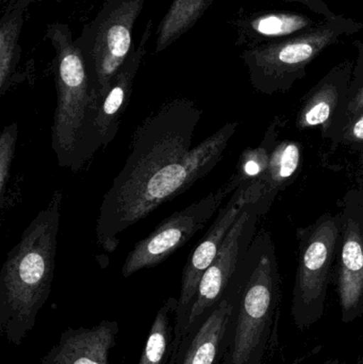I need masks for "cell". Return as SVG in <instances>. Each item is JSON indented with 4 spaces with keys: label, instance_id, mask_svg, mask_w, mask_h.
Wrapping results in <instances>:
<instances>
[{
    "label": "cell",
    "instance_id": "1",
    "mask_svg": "<svg viewBox=\"0 0 363 364\" xmlns=\"http://www.w3.org/2000/svg\"><path fill=\"white\" fill-rule=\"evenodd\" d=\"M200 117L195 102L176 98L136 128L126 164L102 197L96 223L102 250L114 252L126 230L189 190L221 161L239 124H225L192 149Z\"/></svg>",
    "mask_w": 363,
    "mask_h": 364
},
{
    "label": "cell",
    "instance_id": "2",
    "mask_svg": "<svg viewBox=\"0 0 363 364\" xmlns=\"http://www.w3.org/2000/svg\"><path fill=\"white\" fill-rule=\"evenodd\" d=\"M63 193L57 190L25 229L0 272V333L21 346L53 288Z\"/></svg>",
    "mask_w": 363,
    "mask_h": 364
},
{
    "label": "cell",
    "instance_id": "3",
    "mask_svg": "<svg viewBox=\"0 0 363 364\" xmlns=\"http://www.w3.org/2000/svg\"><path fill=\"white\" fill-rule=\"evenodd\" d=\"M45 38L55 49L57 107L51 126V147L58 164L79 172L102 149L96 119L102 98L67 23H50Z\"/></svg>",
    "mask_w": 363,
    "mask_h": 364
},
{
    "label": "cell",
    "instance_id": "4",
    "mask_svg": "<svg viewBox=\"0 0 363 364\" xmlns=\"http://www.w3.org/2000/svg\"><path fill=\"white\" fill-rule=\"evenodd\" d=\"M229 288L236 306L219 364H262L281 304V275L270 232L255 235Z\"/></svg>",
    "mask_w": 363,
    "mask_h": 364
},
{
    "label": "cell",
    "instance_id": "5",
    "mask_svg": "<svg viewBox=\"0 0 363 364\" xmlns=\"http://www.w3.org/2000/svg\"><path fill=\"white\" fill-rule=\"evenodd\" d=\"M363 30V23L339 15L324 19L302 33L269 44L245 48L241 59L249 70L254 89L266 95L287 93L296 81L306 76L307 66L342 36Z\"/></svg>",
    "mask_w": 363,
    "mask_h": 364
},
{
    "label": "cell",
    "instance_id": "6",
    "mask_svg": "<svg viewBox=\"0 0 363 364\" xmlns=\"http://www.w3.org/2000/svg\"><path fill=\"white\" fill-rule=\"evenodd\" d=\"M341 213H325L298 229V263L292 291L291 316L298 331L317 324L325 314L332 264L338 256Z\"/></svg>",
    "mask_w": 363,
    "mask_h": 364
},
{
    "label": "cell",
    "instance_id": "7",
    "mask_svg": "<svg viewBox=\"0 0 363 364\" xmlns=\"http://www.w3.org/2000/svg\"><path fill=\"white\" fill-rule=\"evenodd\" d=\"M146 0H104L75 40L104 97L111 81L134 48L132 33Z\"/></svg>",
    "mask_w": 363,
    "mask_h": 364
},
{
    "label": "cell",
    "instance_id": "8",
    "mask_svg": "<svg viewBox=\"0 0 363 364\" xmlns=\"http://www.w3.org/2000/svg\"><path fill=\"white\" fill-rule=\"evenodd\" d=\"M234 191L236 188L228 181L219 190L164 220L151 235L139 241L126 257L121 269L123 277H130L141 269L164 262L206 226L219 212L226 197Z\"/></svg>",
    "mask_w": 363,
    "mask_h": 364
},
{
    "label": "cell",
    "instance_id": "9",
    "mask_svg": "<svg viewBox=\"0 0 363 364\" xmlns=\"http://www.w3.org/2000/svg\"><path fill=\"white\" fill-rule=\"evenodd\" d=\"M264 184L254 182L239 186L230 197L225 207L220 208L215 222L207 231L202 241L196 246L183 272L178 305L176 310V325L170 358L176 354L185 336L188 318L195 301L196 293L202 276L215 260L225 240L226 235L242 213L251 203H256L261 196Z\"/></svg>",
    "mask_w": 363,
    "mask_h": 364
},
{
    "label": "cell",
    "instance_id": "10",
    "mask_svg": "<svg viewBox=\"0 0 363 364\" xmlns=\"http://www.w3.org/2000/svg\"><path fill=\"white\" fill-rule=\"evenodd\" d=\"M257 201L249 203L243 210L226 235L215 260L202 276L183 338L210 314L229 288L241 261L255 237L258 220L262 216Z\"/></svg>",
    "mask_w": 363,
    "mask_h": 364
},
{
    "label": "cell",
    "instance_id": "11",
    "mask_svg": "<svg viewBox=\"0 0 363 364\" xmlns=\"http://www.w3.org/2000/svg\"><path fill=\"white\" fill-rule=\"evenodd\" d=\"M336 290L345 324L363 316V197L350 191L341 212Z\"/></svg>",
    "mask_w": 363,
    "mask_h": 364
},
{
    "label": "cell",
    "instance_id": "12",
    "mask_svg": "<svg viewBox=\"0 0 363 364\" xmlns=\"http://www.w3.org/2000/svg\"><path fill=\"white\" fill-rule=\"evenodd\" d=\"M355 62L347 59L332 68L305 95L296 115L300 132L321 127L322 138L336 149L342 143L345 115Z\"/></svg>",
    "mask_w": 363,
    "mask_h": 364
},
{
    "label": "cell",
    "instance_id": "13",
    "mask_svg": "<svg viewBox=\"0 0 363 364\" xmlns=\"http://www.w3.org/2000/svg\"><path fill=\"white\" fill-rule=\"evenodd\" d=\"M119 333V323L109 320L95 326L67 328L40 364H109Z\"/></svg>",
    "mask_w": 363,
    "mask_h": 364
},
{
    "label": "cell",
    "instance_id": "14",
    "mask_svg": "<svg viewBox=\"0 0 363 364\" xmlns=\"http://www.w3.org/2000/svg\"><path fill=\"white\" fill-rule=\"evenodd\" d=\"M236 296L228 288L210 314L190 331L168 364H219Z\"/></svg>",
    "mask_w": 363,
    "mask_h": 364
},
{
    "label": "cell",
    "instance_id": "15",
    "mask_svg": "<svg viewBox=\"0 0 363 364\" xmlns=\"http://www.w3.org/2000/svg\"><path fill=\"white\" fill-rule=\"evenodd\" d=\"M151 34L153 21L149 19L138 45L134 46L123 65L117 70L114 78L111 81L108 92L102 98L99 113L96 119V128L102 149L108 147L119 132L121 117L129 104L134 78L146 55V46Z\"/></svg>",
    "mask_w": 363,
    "mask_h": 364
},
{
    "label": "cell",
    "instance_id": "16",
    "mask_svg": "<svg viewBox=\"0 0 363 364\" xmlns=\"http://www.w3.org/2000/svg\"><path fill=\"white\" fill-rule=\"evenodd\" d=\"M322 21L291 11H260L241 15L236 21V44L246 48L269 44L307 31Z\"/></svg>",
    "mask_w": 363,
    "mask_h": 364
},
{
    "label": "cell",
    "instance_id": "17",
    "mask_svg": "<svg viewBox=\"0 0 363 364\" xmlns=\"http://www.w3.org/2000/svg\"><path fill=\"white\" fill-rule=\"evenodd\" d=\"M40 0H11L0 19V95L4 96L16 80L21 61V28L29 6Z\"/></svg>",
    "mask_w": 363,
    "mask_h": 364
},
{
    "label": "cell",
    "instance_id": "18",
    "mask_svg": "<svg viewBox=\"0 0 363 364\" xmlns=\"http://www.w3.org/2000/svg\"><path fill=\"white\" fill-rule=\"evenodd\" d=\"M303 164V147L296 141L278 142L271 157L268 171L262 179L261 196L258 199L261 215H266L277 195L293 183Z\"/></svg>",
    "mask_w": 363,
    "mask_h": 364
},
{
    "label": "cell",
    "instance_id": "19",
    "mask_svg": "<svg viewBox=\"0 0 363 364\" xmlns=\"http://www.w3.org/2000/svg\"><path fill=\"white\" fill-rule=\"evenodd\" d=\"M215 0H173L157 29L156 53H162L188 33Z\"/></svg>",
    "mask_w": 363,
    "mask_h": 364
},
{
    "label": "cell",
    "instance_id": "20",
    "mask_svg": "<svg viewBox=\"0 0 363 364\" xmlns=\"http://www.w3.org/2000/svg\"><path fill=\"white\" fill-rule=\"evenodd\" d=\"M177 305L178 299L168 297L158 310L138 364H168L174 343Z\"/></svg>",
    "mask_w": 363,
    "mask_h": 364
},
{
    "label": "cell",
    "instance_id": "21",
    "mask_svg": "<svg viewBox=\"0 0 363 364\" xmlns=\"http://www.w3.org/2000/svg\"><path fill=\"white\" fill-rule=\"evenodd\" d=\"M278 122H273L266 129L261 143L254 149H247L240 156L236 172L230 177V183L238 188L243 184L262 181L275 147L278 144Z\"/></svg>",
    "mask_w": 363,
    "mask_h": 364
},
{
    "label": "cell",
    "instance_id": "22",
    "mask_svg": "<svg viewBox=\"0 0 363 364\" xmlns=\"http://www.w3.org/2000/svg\"><path fill=\"white\" fill-rule=\"evenodd\" d=\"M18 138V124L6 126L0 136V208L4 209L6 186L10 181L11 168L14 159Z\"/></svg>",
    "mask_w": 363,
    "mask_h": 364
},
{
    "label": "cell",
    "instance_id": "23",
    "mask_svg": "<svg viewBox=\"0 0 363 364\" xmlns=\"http://www.w3.org/2000/svg\"><path fill=\"white\" fill-rule=\"evenodd\" d=\"M358 55L354 65L345 115V130L352 119L363 111V38L354 43Z\"/></svg>",
    "mask_w": 363,
    "mask_h": 364
},
{
    "label": "cell",
    "instance_id": "24",
    "mask_svg": "<svg viewBox=\"0 0 363 364\" xmlns=\"http://www.w3.org/2000/svg\"><path fill=\"white\" fill-rule=\"evenodd\" d=\"M341 144L356 149L363 146V111L352 119L345 128Z\"/></svg>",
    "mask_w": 363,
    "mask_h": 364
},
{
    "label": "cell",
    "instance_id": "25",
    "mask_svg": "<svg viewBox=\"0 0 363 364\" xmlns=\"http://www.w3.org/2000/svg\"><path fill=\"white\" fill-rule=\"evenodd\" d=\"M283 1L298 2V4H303V6L309 9L311 12L319 15L322 18L327 19V21L336 19L339 16L336 13L332 12V9L328 6V4L324 0H283Z\"/></svg>",
    "mask_w": 363,
    "mask_h": 364
},
{
    "label": "cell",
    "instance_id": "26",
    "mask_svg": "<svg viewBox=\"0 0 363 364\" xmlns=\"http://www.w3.org/2000/svg\"><path fill=\"white\" fill-rule=\"evenodd\" d=\"M321 364H347L345 363H342V361L339 360L337 358L328 359V360L324 361L323 363ZM356 364H363V354L360 355L358 357L357 360H356Z\"/></svg>",
    "mask_w": 363,
    "mask_h": 364
},
{
    "label": "cell",
    "instance_id": "27",
    "mask_svg": "<svg viewBox=\"0 0 363 364\" xmlns=\"http://www.w3.org/2000/svg\"><path fill=\"white\" fill-rule=\"evenodd\" d=\"M77 1H83V0H77Z\"/></svg>",
    "mask_w": 363,
    "mask_h": 364
},
{
    "label": "cell",
    "instance_id": "28",
    "mask_svg": "<svg viewBox=\"0 0 363 364\" xmlns=\"http://www.w3.org/2000/svg\"><path fill=\"white\" fill-rule=\"evenodd\" d=\"M2 1H4V0H2Z\"/></svg>",
    "mask_w": 363,
    "mask_h": 364
}]
</instances>
